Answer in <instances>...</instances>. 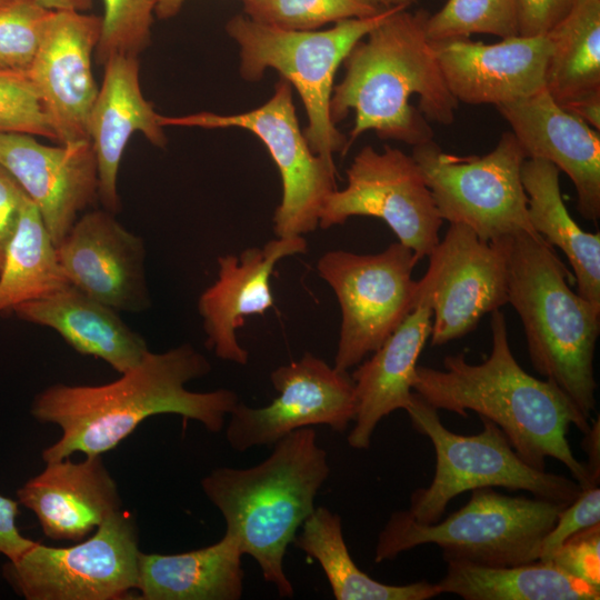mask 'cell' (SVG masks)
Instances as JSON below:
<instances>
[{"instance_id":"1","label":"cell","mask_w":600,"mask_h":600,"mask_svg":"<svg viewBox=\"0 0 600 600\" xmlns=\"http://www.w3.org/2000/svg\"><path fill=\"white\" fill-rule=\"evenodd\" d=\"M211 371L208 359L189 343L164 352L148 351L116 381L101 386L52 384L39 392L31 414L61 428V437L42 451L44 462L72 453L102 456L146 419L176 413L219 432L240 402L229 389L194 392L186 384Z\"/></svg>"},{"instance_id":"2","label":"cell","mask_w":600,"mask_h":600,"mask_svg":"<svg viewBox=\"0 0 600 600\" xmlns=\"http://www.w3.org/2000/svg\"><path fill=\"white\" fill-rule=\"evenodd\" d=\"M490 326L492 349L484 361L469 363L460 352L444 357V370L417 366L412 390L437 410L464 418L467 410H472L491 420L529 466L544 471L547 458H553L569 469L581 488L593 487L567 439L570 424L584 434L590 422L554 383L537 379L520 367L499 309L491 312Z\"/></svg>"},{"instance_id":"3","label":"cell","mask_w":600,"mask_h":600,"mask_svg":"<svg viewBox=\"0 0 600 600\" xmlns=\"http://www.w3.org/2000/svg\"><path fill=\"white\" fill-rule=\"evenodd\" d=\"M428 16L423 9H394L346 57L330 114L337 124L354 111L347 150L366 131L414 147L433 140L430 122L453 123L459 102L427 37Z\"/></svg>"},{"instance_id":"4","label":"cell","mask_w":600,"mask_h":600,"mask_svg":"<svg viewBox=\"0 0 600 600\" xmlns=\"http://www.w3.org/2000/svg\"><path fill=\"white\" fill-rule=\"evenodd\" d=\"M330 473L327 451L312 427L297 429L273 444L271 453L250 468L221 467L201 480L207 498L239 540L263 579L280 597L292 598L283 569L288 546L314 510V499Z\"/></svg>"},{"instance_id":"5","label":"cell","mask_w":600,"mask_h":600,"mask_svg":"<svg viewBox=\"0 0 600 600\" xmlns=\"http://www.w3.org/2000/svg\"><path fill=\"white\" fill-rule=\"evenodd\" d=\"M502 240L508 303L522 322L531 363L589 422L596 408L600 310L572 291L568 269L541 236L520 232Z\"/></svg>"},{"instance_id":"6","label":"cell","mask_w":600,"mask_h":600,"mask_svg":"<svg viewBox=\"0 0 600 600\" xmlns=\"http://www.w3.org/2000/svg\"><path fill=\"white\" fill-rule=\"evenodd\" d=\"M563 504L494 488L471 491L470 500L442 521H414L406 510L393 512L380 531L377 563L422 544H437L443 560L488 567H508L539 560L546 534Z\"/></svg>"},{"instance_id":"7","label":"cell","mask_w":600,"mask_h":600,"mask_svg":"<svg viewBox=\"0 0 600 600\" xmlns=\"http://www.w3.org/2000/svg\"><path fill=\"white\" fill-rule=\"evenodd\" d=\"M393 10L306 31L284 30L236 14L226 31L240 48L243 79L257 81L267 69H274L298 91L308 119L303 136L313 153L333 162L336 152L347 151V138L330 114L336 72L354 44Z\"/></svg>"},{"instance_id":"8","label":"cell","mask_w":600,"mask_h":600,"mask_svg":"<svg viewBox=\"0 0 600 600\" xmlns=\"http://www.w3.org/2000/svg\"><path fill=\"white\" fill-rule=\"evenodd\" d=\"M412 427L428 437L436 453L433 478L427 488L416 489L407 513L417 522L441 520L448 503L466 491L480 488L524 490L533 497L563 506L581 492V486L564 476L538 470L514 451L503 431L479 417L482 431L458 434L447 429L438 410L413 391L406 409Z\"/></svg>"},{"instance_id":"9","label":"cell","mask_w":600,"mask_h":600,"mask_svg":"<svg viewBox=\"0 0 600 600\" xmlns=\"http://www.w3.org/2000/svg\"><path fill=\"white\" fill-rule=\"evenodd\" d=\"M411 156L442 220L463 224L487 241L520 232L539 236L521 180L527 156L510 130L483 156L448 153L433 140L412 147Z\"/></svg>"},{"instance_id":"10","label":"cell","mask_w":600,"mask_h":600,"mask_svg":"<svg viewBox=\"0 0 600 600\" xmlns=\"http://www.w3.org/2000/svg\"><path fill=\"white\" fill-rule=\"evenodd\" d=\"M138 533L122 509L108 517L89 538L70 547L36 541L2 574L27 600H121L138 589Z\"/></svg>"},{"instance_id":"11","label":"cell","mask_w":600,"mask_h":600,"mask_svg":"<svg viewBox=\"0 0 600 600\" xmlns=\"http://www.w3.org/2000/svg\"><path fill=\"white\" fill-rule=\"evenodd\" d=\"M418 261L399 241L376 254L332 250L318 260V274L332 288L341 308L337 370L357 367L413 309L419 284L412 271Z\"/></svg>"},{"instance_id":"12","label":"cell","mask_w":600,"mask_h":600,"mask_svg":"<svg viewBox=\"0 0 600 600\" xmlns=\"http://www.w3.org/2000/svg\"><path fill=\"white\" fill-rule=\"evenodd\" d=\"M292 88L281 78L267 102L242 113L202 111L181 117L160 116L162 127L240 128L262 141L282 182L281 202L273 216L277 237L302 236L316 230L326 198L337 189L334 162L313 153L299 127Z\"/></svg>"},{"instance_id":"13","label":"cell","mask_w":600,"mask_h":600,"mask_svg":"<svg viewBox=\"0 0 600 600\" xmlns=\"http://www.w3.org/2000/svg\"><path fill=\"white\" fill-rule=\"evenodd\" d=\"M383 220L418 260L439 242L441 219L422 171L412 156L386 146L363 147L347 169V186L326 198L319 227L329 229L350 217Z\"/></svg>"},{"instance_id":"14","label":"cell","mask_w":600,"mask_h":600,"mask_svg":"<svg viewBox=\"0 0 600 600\" xmlns=\"http://www.w3.org/2000/svg\"><path fill=\"white\" fill-rule=\"evenodd\" d=\"M428 257V270L418 284L432 307V346L464 337L486 314L508 303L502 238L487 241L463 224L450 223Z\"/></svg>"},{"instance_id":"15","label":"cell","mask_w":600,"mask_h":600,"mask_svg":"<svg viewBox=\"0 0 600 600\" xmlns=\"http://www.w3.org/2000/svg\"><path fill=\"white\" fill-rule=\"evenodd\" d=\"M270 380L279 392L271 403L251 408L239 402L229 413L226 438L236 451L271 446L297 429L319 424L342 432L354 420L351 377L312 353L278 367Z\"/></svg>"},{"instance_id":"16","label":"cell","mask_w":600,"mask_h":600,"mask_svg":"<svg viewBox=\"0 0 600 600\" xmlns=\"http://www.w3.org/2000/svg\"><path fill=\"white\" fill-rule=\"evenodd\" d=\"M101 17L51 11L37 54L27 71L59 144L89 140V119L98 87L92 58Z\"/></svg>"},{"instance_id":"17","label":"cell","mask_w":600,"mask_h":600,"mask_svg":"<svg viewBox=\"0 0 600 600\" xmlns=\"http://www.w3.org/2000/svg\"><path fill=\"white\" fill-rule=\"evenodd\" d=\"M69 283L117 311L150 307L143 240L104 209L78 218L57 246Z\"/></svg>"},{"instance_id":"18","label":"cell","mask_w":600,"mask_h":600,"mask_svg":"<svg viewBox=\"0 0 600 600\" xmlns=\"http://www.w3.org/2000/svg\"><path fill=\"white\" fill-rule=\"evenodd\" d=\"M0 166L37 206L56 247L99 199L90 141L52 147L32 134L0 132Z\"/></svg>"},{"instance_id":"19","label":"cell","mask_w":600,"mask_h":600,"mask_svg":"<svg viewBox=\"0 0 600 600\" xmlns=\"http://www.w3.org/2000/svg\"><path fill=\"white\" fill-rule=\"evenodd\" d=\"M451 94L458 102L499 107L544 87L550 41L547 34L513 36L496 43L469 38L431 42Z\"/></svg>"},{"instance_id":"20","label":"cell","mask_w":600,"mask_h":600,"mask_svg":"<svg viewBox=\"0 0 600 600\" xmlns=\"http://www.w3.org/2000/svg\"><path fill=\"white\" fill-rule=\"evenodd\" d=\"M527 158L554 164L572 181L577 209L593 223L600 219V134L562 108L543 87L520 100L496 107Z\"/></svg>"},{"instance_id":"21","label":"cell","mask_w":600,"mask_h":600,"mask_svg":"<svg viewBox=\"0 0 600 600\" xmlns=\"http://www.w3.org/2000/svg\"><path fill=\"white\" fill-rule=\"evenodd\" d=\"M307 248L302 236L277 237L262 247L244 249L239 257H218V279L198 300L206 347L222 360L247 364L249 353L240 346L236 330L244 324V317L263 314L274 304L270 277L276 264L304 253Z\"/></svg>"},{"instance_id":"22","label":"cell","mask_w":600,"mask_h":600,"mask_svg":"<svg viewBox=\"0 0 600 600\" xmlns=\"http://www.w3.org/2000/svg\"><path fill=\"white\" fill-rule=\"evenodd\" d=\"M139 57L116 54L103 67V80L89 119V140L96 157L98 196L104 210H120L118 173L123 151L134 132L164 148L160 116L141 91Z\"/></svg>"},{"instance_id":"23","label":"cell","mask_w":600,"mask_h":600,"mask_svg":"<svg viewBox=\"0 0 600 600\" xmlns=\"http://www.w3.org/2000/svg\"><path fill=\"white\" fill-rule=\"evenodd\" d=\"M20 504L37 517L52 540L81 541L121 509L118 488L102 456L70 457L46 462V468L17 491Z\"/></svg>"},{"instance_id":"24","label":"cell","mask_w":600,"mask_h":600,"mask_svg":"<svg viewBox=\"0 0 600 600\" xmlns=\"http://www.w3.org/2000/svg\"><path fill=\"white\" fill-rule=\"evenodd\" d=\"M432 307L418 289V300L403 321L351 374L356 397L354 426L348 434L353 449H368L378 423L411 403V382L419 356L431 333Z\"/></svg>"},{"instance_id":"25","label":"cell","mask_w":600,"mask_h":600,"mask_svg":"<svg viewBox=\"0 0 600 600\" xmlns=\"http://www.w3.org/2000/svg\"><path fill=\"white\" fill-rule=\"evenodd\" d=\"M12 312L20 320L56 330L76 351L102 359L120 373L137 366L149 351L144 339L117 310L71 284L23 302Z\"/></svg>"},{"instance_id":"26","label":"cell","mask_w":600,"mask_h":600,"mask_svg":"<svg viewBox=\"0 0 600 600\" xmlns=\"http://www.w3.org/2000/svg\"><path fill=\"white\" fill-rule=\"evenodd\" d=\"M243 556L236 536L224 532L213 544L176 554L139 557L141 600H239Z\"/></svg>"},{"instance_id":"27","label":"cell","mask_w":600,"mask_h":600,"mask_svg":"<svg viewBox=\"0 0 600 600\" xmlns=\"http://www.w3.org/2000/svg\"><path fill=\"white\" fill-rule=\"evenodd\" d=\"M559 174L551 162L524 160L521 180L529 220L539 236L567 257L578 294L600 310V232L582 230L570 216L561 196Z\"/></svg>"},{"instance_id":"28","label":"cell","mask_w":600,"mask_h":600,"mask_svg":"<svg viewBox=\"0 0 600 600\" xmlns=\"http://www.w3.org/2000/svg\"><path fill=\"white\" fill-rule=\"evenodd\" d=\"M440 593L466 600H598L600 587L576 579L549 561L508 567L447 561Z\"/></svg>"},{"instance_id":"29","label":"cell","mask_w":600,"mask_h":600,"mask_svg":"<svg viewBox=\"0 0 600 600\" xmlns=\"http://www.w3.org/2000/svg\"><path fill=\"white\" fill-rule=\"evenodd\" d=\"M292 542L320 564L337 600H428L441 594L436 583L396 586L368 576L350 556L341 517L326 507L314 508Z\"/></svg>"},{"instance_id":"30","label":"cell","mask_w":600,"mask_h":600,"mask_svg":"<svg viewBox=\"0 0 600 600\" xmlns=\"http://www.w3.org/2000/svg\"><path fill=\"white\" fill-rule=\"evenodd\" d=\"M547 36L549 94L564 109L600 96V0H576Z\"/></svg>"},{"instance_id":"31","label":"cell","mask_w":600,"mask_h":600,"mask_svg":"<svg viewBox=\"0 0 600 600\" xmlns=\"http://www.w3.org/2000/svg\"><path fill=\"white\" fill-rule=\"evenodd\" d=\"M42 217L28 198L0 269V313L69 286Z\"/></svg>"},{"instance_id":"32","label":"cell","mask_w":600,"mask_h":600,"mask_svg":"<svg viewBox=\"0 0 600 600\" xmlns=\"http://www.w3.org/2000/svg\"><path fill=\"white\" fill-rule=\"evenodd\" d=\"M426 33L431 42L472 34L518 36V0H448L436 13H429Z\"/></svg>"},{"instance_id":"33","label":"cell","mask_w":600,"mask_h":600,"mask_svg":"<svg viewBox=\"0 0 600 600\" xmlns=\"http://www.w3.org/2000/svg\"><path fill=\"white\" fill-rule=\"evenodd\" d=\"M243 14L284 30H318L327 23L372 17L383 10L367 0H242Z\"/></svg>"},{"instance_id":"34","label":"cell","mask_w":600,"mask_h":600,"mask_svg":"<svg viewBox=\"0 0 600 600\" xmlns=\"http://www.w3.org/2000/svg\"><path fill=\"white\" fill-rule=\"evenodd\" d=\"M158 0H102L101 33L94 51L103 66L116 54L137 56L151 42Z\"/></svg>"},{"instance_id":"35","label":"cell","mask_w":600,"mask_h":600,"mask_svg":"<svg viewBox=\"0 0 600 600\" xmlns=\"http://www.w3.org/2000/svg\"><path fill=\"white\" fill-rule=\"evenodd\" d=\"M51 11L37 0H11L0 7V70L27 73Z\"/></svg>"},{"instance_id":"36","label":"cell","mask_w":600,"mask_h":600,"mask_svg":"<svg viewBox=\"0 0 600 600\" xmlns=\"http://www.w3.org/2000/svg\"><path fill=\"white\" fill-rule=\"evenodd\" d=\"M0 132L49 138L56 134L26 73L0 70Z\"/></svg>"},{"instance_id":"37","label":"cell","mask_w":600,"mask_h":600,"mask_svg":"<svg viewBox=\"0 0 600 600\" xmlns=\"http://www.w3.org/2000/svg\"><path fill=\"white\" fill-rule=\"evenodd\" d=\"M599 521L600 488H582L579 496L559 512L542 541L539 560L549 561L566 540L583 529L599 524Z\"/></svg>"},{"instance_id":"38","label":"cell","mask_w":600,"mask_h":600,"mask_svg":"<svg viewBox=\"0 0 600 600\" xmlns=\"http://www.w3.org/2000/svg\"><path fill=\"white\" fill-rule=\"evenodd\" d=\"M549 562L576 579L600 587V524L570 537Z\"/></svg>"},{"instance_id":"39","label":"cell","mask_w":600,"mask_h":600,"mask_svg":"<svg viewBox=\"0 0 600 600\" xmlns=\"http://www.w3.org/2000/svg\"><path fill=\"white\" fill-rule=\"evenodd\" d=\"M576 0H518L520 36L547 34L573 7Z\"/></svg>"},{"instance_id":"40","label":"cell","mask_w":600,"mask_h":600,"mask_svg":"<svg viewBox=\"0 0 600 600\" xmlns=\"http://www.w3.org/2000/svg\"><path fill=\"white\" fill-rule=\"evenodd\" d=\"M28 198L16 179L0 166V269Z\"/></svg>"},{"instance_id":"41","label":"cell","mask_w":600,"mask_h":600,"mask_svg":"<svg viewBox=\"0 0 600 600\" xmlns=\"http://www.w3.org/2000/svg\"><path fill=\"white\" fill-rule=\"evenodd\" d=\"M19 501L0 494V554L14 560L36 541L24 537L17 524Z\"/></svg>"},{"instance_id":"42","label":"cell","mask_w":600,"mask_h":600,"mask_svg":"<svg viewBox=\"0 0 600 600\" xmlns=\"http://www.w3.org/2000/svg\"><path fill=\"white\" fill-rule=\"evenodd\" d=\"M600 419L592 421L590 429L584 433L582 448L588 459L584 463L590 486H599L600 482Z\"/></svg>"},{"instance_id":"43","label":"cell","mask_w":600,"mask_h":600,"mask_svg":"<svg viewBox=\"0 0 600 600\" xmlns=\"http://www.w3.org/2000/svg\"><path fill=\"white\" fill-rule=\"evenodd\" d=\"M42 7L53 11L87 12L93 6V0H37Z\"/></svg>"},{"instance_id":"44","label":"cell","mask_w":600,"mask_h":600,"mask_svg":"<svg viewBox=\"0 0 600 600\" xmlns=\"http://www.w3.org/2000/svg\"><path fill=\"white\" fill-rule=\"evenodd\" d=\"M186 1L187 0H158L156 17L166 20L177 16Z\"/></svg>"},{"instance_id":"45","label":"cell","mask_w":600,"mask_h":600,"mask_svg":"<svg viewBox=\"0 0 600 600\" xmlns=\"http://www.w3.org/2000/svg\"><path fill=\"white\" fill-rule=\"evenodd\" d=\"M381 10H391L399 8H410L418 0H367Z\"/></svg>"},{"instance_id":"46","label":"cell","mask_w":600,"mask_h":600,"mask_svg":"<svg viewBox=\"0 0 600 600\" xmlns=\"http://www.w3.org/2000/svg\"><path fill=\"white\" fill-rule=\"evenodd\" d=\"M11 0H0V7L9 3Z\"/></svg>"}]
</instances>
